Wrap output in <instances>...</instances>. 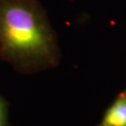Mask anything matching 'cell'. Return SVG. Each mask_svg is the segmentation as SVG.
Wrapping results in <instances>:
<instances>
[{
  "mask_svg": "<svg viewBox=\"0 0 126 126\" xmlns=\"http://www.w3.org/2000/svg\"><path fill=\"white\" fill-rule=\"evenodd\" d=\"M96 126H126V93L118 97Z\"/></svg>",
  "mask_w": 126,
  "mask_h": 126,
  "instance_id": "cell-2",
  "label": "cell"
},
{
  "mask_svg": "<svg viewBox=\"0 0 126 126\" xmlns=\"http://www.w3.org/2000/svg\"><path fill=\"white\" fill-rule=\"evenodd\" d=\"M0 50L24 65L54 57L53 35L35 0H0Z\"/></svg>",
  "mask_w": 126,
  "mask_h": 126,
  "instance_id": "cell-1",
  "label": "cell"
},
{
  "mask_svg": "<svg viewBox=\"0 0 126 126\" xmlns=\"http://www.w3.org/2000/svg\"><path fill=\"white\" fill-rule=\"evenodd\" d=\"M7 122V109L4 100L0 95V126H6Z\"/></svg>",
  "mask_w": 126,
  "mask_h": 126,
  "instance_id": "cell-3",
  "label": "cell"
}]
</instances>
